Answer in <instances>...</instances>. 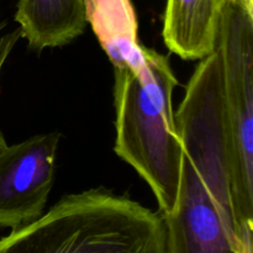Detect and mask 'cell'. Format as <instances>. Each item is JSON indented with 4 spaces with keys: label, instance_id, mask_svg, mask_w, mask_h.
<instances>
[{
    "label": "cell",
    "instance_id": "1",
    "mask_svg": "<svg viewBox=\"0 0 253 253\" xmlns=\"http://www.w3.org/2000/svg\"><path fill=\"white\" fill-rule=\"evenodd\" d=\"M174 119L183 163L177 209L163 217L167 253H252L235 212L217 48L200 59Z\"/></svg>",
    "mask_w": 253,
    "mask_h": 253
},
{
    "label": "cell",
    "instance_id": "2",
    "mask_svg": "<svg viewBox=\"0 0 253 253\" xmlns=\"http://www.w3.org/2000/svg\"><path fill=\"white\" fill-rule=\"evenodd\" d=\"M143 56L140 77L114 68V151L150 185L166 217L177 209L182 177L183 146L172 105L178 79L167 56L145 46Z\"/></svg>",
    "mask_w": 253,
    "mask_h": 253
},
{
    "label": "cell",
    "instance_id": "3",
    "mask_svg": "<svg viewBox=\"0 0 253 253\" xmlns=\"http://www.w3.org/2000/svg\"><path fill=\"white\" fill-rule=\"evenodd\" d=\"M0 253H167L161 212L105 188L64 195L0 240Z\"/></svg>",
    "mask_w": 253,
    "mask_h": 253
},
{
    "label": "cell",
    "instance_id": "4",
    "mask_svg": "<svg viewBox=\"0 0 253 253\" xmlns=\"http://www.w3.org/2000/svg\"><path fill=\"white\" fill-rule=\"evenodd\" d=\"M216 48L231 160L232 195L240 234L253 252V15L226 0Z\"/></svg>",
    "mask_w": 253,
    "mask_h": 253
},
{
    "label": "cell",
    "instance_id": "5",
    "mask_svg": "<svg viewBox=\"0 0 253 253\" xmlns=\"http://www.w3.org/2000/svg\"><path fill=\"white\" fill-rule=\"evenodd\" d=\"M59 141L61 133L49 132L0 148V229L14 231L43 214Z\"/></svg>",
    "mask_w": 253,
    "mask_h": 253
},
{
    "label": "cell",
    "instance_id": "6",
    "mask_svg": "<svg viewBox=\"0 0 253 253\" xmlns=\"http://www.w3.org/2000/svg\"><path fill=\"white\" fill-rule=\"evenodd\" d=\"M226 0H167L162 36L172 53L197 61L216 48L220 19Z\"/></svg>",
    "mask_w": 253,
    "mask_h": 253
},
{
    "label": "cell",
    "instance_id": "7",
    "mask_svg": "<svg viewBox=\"0 0 253 253\" xmlns=\"http://www.w3.org/2000/svg\"><path fill=\"white\" fill-rule=\"evenodd\" d=\"M86 22L114 68H130L140 77L145 67L143 46L131 0H84Z\"/></svg>",
    "mask_w": 253,
    "mask_h": 253
},
{
    "label": "cell",
    "instance_id": "8",
    "mask_svg": "<svg viewBox=\"0 0 253 253\" xmlns=\"http://www.w3.org/2000/svg\"><path fill=\"white\" fill-rule=\"evenodd\" d=\"M15 21L35 52L71 43L88 25L84 0H19Z\"/></svg>",
    "mask_w": 253,
    "mask_h": 253
},
{
    "label": "cell",
    "instance_id": "9",
    "mask_svg": "<svg viewBox=\"0 0 253 253\" xmlns=\"http://www.w3.org/2000/svg\"><path fill=\"white\" fill-rule=\"evenodd\" d=\"M22 35H21V30L16 29V30H12L11 32L6 35H2L0 36V74H1L2 69H4L5 63H6L7 58L11 54L12 49L14 47L16 46V43L19 42V40L21 39ZM6 141H5L4 135L2 132L0 131V148L6 146Z\"/></svg>",
    "mask_w": 253,
    "mask_h": 253
},
{
    "label": "cell",
    "instance_id": "10",
    "mask_svg": "<svg viewBox=\"0 0 253 253\" xmlns=\"http://www.w3.org/2000/svg\"><path fill=\"white\" fill-rule=\"evenodd\" d=\"M235 4L240 5L242 9L246 10L250 15H253V0H231Z\"/></svg>",
    "mask_w": 253,
    "mask_h": 253
}]
</instances>
